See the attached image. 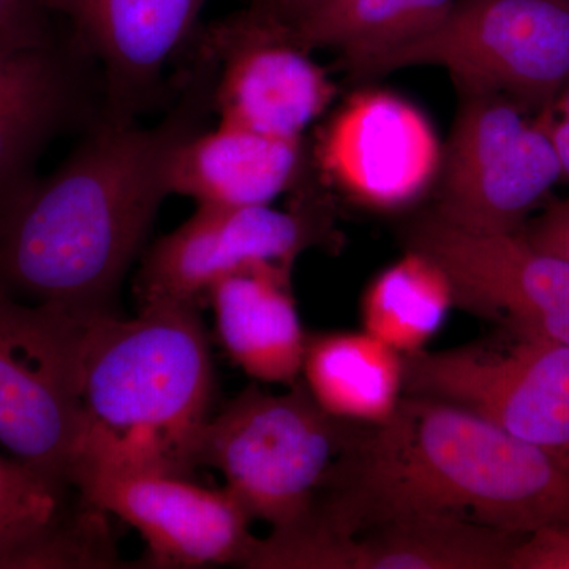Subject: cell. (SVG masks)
<instances>
[{"label":"cell","mask_w":569,"mask_h":569,"mask_svg":"<svg viewBox=\"0 0 569 569\" xmlns=\"http://www.w3.org/2000/svg\"><path fill=\"white\" fill-rule=\"evenodd\" d=\"M326 2L328 0H253L252 9L284 29H290Z\"/></svg>","instance_id":"28"},{"label":"cell","mask_w":569,"mask_h":569,"mask_svg":"<svg viewBox=\"0 0 569 569\" xmlns=\"http://www.w3.org/2000/svg\"><path fill=\"white\" fill-rule=\"evenodd\" d=\"M458 0H328L287 29L306 50L331 48L353 74L432 29Z\"/></svg>","instance_id":"20"},{"label":"cell","mask_w":569,"mask_h":569,"mask_svg":"<svg viewBox=\"0 0 569 569\" xmlns=\"http://www.w3.org/2000/svg\"><path fill=\"white\" fill-rule=\"evenodd\" d=\"M86 318L0 290V445L69 490L80 447L78 348Z\"/></svg>","instance_id":"7"},{"label":"cell","mask_w":569,"mask_h":569,"mask_svg":"<svg viewBox=\"0 0 569 569\" xmlns=\"http://www.w3.org/2000/svg\"><path fill=\"white\" fill-rule=\"evenodd\" d=\"M67 492L20 460L0 456V546L48 522L66 503Z\"/></svg>","instance_id":"23"},{"label":"cell","mask_w":569,"mask_h":569,"mask_svg":"<svg viewBox=\"0 0 569 569\" xmlns=\"http://www.w3.org/2000/svg\"><path fill=\"white\" fill-rule=\"evenodd\" d=\"M50 41V13L40 0H0V54Z\"/></svg>","instance_id":"24"},{"label":"cell","mask_w":569,"mask_h":569,"mask_svg":"<svg viewBox=\"0 0 569 569\" xmlns=\"http://www.w3.org/2000/svg\"><path fill=\"white\" fill-rule=\"evenodd\" d=\"M520 234L538 249L569 261V198L546 204L545 211L530 219Z\"/></svg>","instance_id":"26"},{"label":"cell","mask_w":569,"mask_h":569,"mask_svg":"<svg viewBox=\"0 0 569 569\" xmlns=\"http://www.w3.org/2000/svg\"><path fill=\"white\" fill-rule=\"evenodd\" d=\"M406 395L447 400L569 466V346L516 336L406 356Z\"/></svg>","instance_id":"8"},{"label":"cell","mask_w":569,"mask_h":569,"mask_svg":"<svg viewBox=\"0 0 569 569\" xmlns=\"http://www.w3.org/2000/svg\"><path fill=\"white\" fill-rule=\"evenodd\" d=\"M305 164L302 138H280L219 122L179 144L168 171L170 194L197 206L271 204Z\"/></svg>","instance_id":"17"},{"label":"cell","mask_w":569,"mask_h":569,"mask_svg":"<svg viewBox=\"0 0 569 569\" xmlns=\"http://www.w3.org/2000/svg\"><path fill=\"white\" fill-rule=\"evenodd\" d=\"M181 102L152 129L100 119L47 178L0 208V290L74 318L114 313L168 189L176 149L212 111L203 63Z\"/></svg>","instance_id":"1"},{"label":"cell","mask_w":569,"mask_h":569,"mask_svg":"<svg viewBox=\"0 0 569 569\" xmlns=\"http://www.w3.org/2000/svg\"><path fill=\"white\" fill-rule=\"evenodd\" d=\"M293 268L253 263L220 277L206 295L224 353L246 376L291 387L301 378L307 332L291 288Z\"/></svg>","instance_id":"16"},{"label":"cell","mask_w":569,"mask_h":569,"mask_svg":"<svg viewBox=\"0 0 569 569\" xmlns=\"http://www.w3.org/2000/svg\"><path fill=\"white\" fill-rule=\"evenodd\" d=\"M313 515L343 537L413 515L526 535L569 523V466L475 411L406 395L387 422L362 427Z\"/></svg>","instance_id":"2"},{"label":"cell","mask_w":569,"mask_h":569,"mask_svg":"<svg viewBox=\"0 0 569 569\" xmlns=\"http://www.w3.org/2000/svg\"><path fill=\"white\" fill-rule=\"evenodd\" d=\"M70 486L141 535L148 567L247 568L252 556V516L227 488L209 489L182 475L102 460L74 463Z\"/></svg>","instance_id":"9"},{"label":"cell","mask_w":569,"mask_h":569,"mask_svg":"<svg viewBox=\"0 0 569 569\" xmlns=\"http://www.w3.org/2000/svg\"><path fill=\"white\" fill-rule=\"evenodd\" d=\"M545 110L550 137L559 156L563 181L569 182V84Z\"/></svg>","instance_id":"27"},{"label":"cell","mask_w":569,"mask_h":569,"mask_svg":"<svg viewBox=\"0 0 569 569\" xmlns=\"http://www.w3.org/2000/svg\"><path fill=\"white\" fill-rule=\"evenodd\" d=\"M440 141L425 112L387 91L355 93L326 123L316 157L326 178L351 200L396 211L437 181Z\"/></svg>","instance_id":"13"},{"label":"cell","mask_w":569,"mask_h":569,"mask_svg":"<svg viewBox=\"0 0 569 569\" xmlns=\"http://www.w3.org/2000/svg\"><path fill=\"white\" fill-rule=\"evenodd\" d=\"M508 569H569V523H548L522 535Z\"/></svg>","instance_id":"25"},{"label":"cell","mask_w":569,"mask_h":569,"mask_svg":"<svg viewBox=\"0 0 569 569\" xmlns=\"http://www.w3.org/2000/svg\"><path fill=\"white\" fill-rule=\"evenodd\" d=\"M301 381L326 413L361 426L395 415L406 391V358L362 329L307 336Z\"/></svg>","instance_id":"19"},{"label":"cell","mask_w":569,"mask_h":569,"mask_svg":"<svg viewBox=\"0 0 569 569\" xmlns=\"http://www.w3.org/2000/svg\"><path fill=\"white\" fill-rule=\"evenodd\" d=\"M406 241L443 269L458 305L501 318L512 335L569 346V261L520 233H477L433 212L407 228Z\"/></svg>","instance_id":"11"},{"label":"cell","mask_w":569,"mask_h":569,"mask_svg":"<svg viewBox=\"0 0 569 569\" xmlns=\"http://www.w3.org/2000/svg\"><path fill=\"white\" fill-rule=\"evenodd\" d=\"M69 21L71 43L99 63L102 119L134 123L162 89L163 73L197 33L208 0H40Z\"/></svg>","instance_id":"14"},{"label":"cell","mask_w":569,"mask_h":569,"mask_svg":"<svg viewBox=\"0 0 569 569\" xmlns=\"http://www.w3.org/2000/svg\"><path fill=\"white\" fill-rule=\"evenodd\" d=\"M122 567L107 512L78 496L43 526L0 546V569Z\"/></svg>","instance_id":"22"},{"label":"cell","mask_w":569,"mask_h":569,"mask_svg":"<svg viewBox=\"0 0 569 569\" xmlns=\"http://www.w3.org/2000/svg\"><path fill=\"white\" fill-rule=\"evenodd\" d=\"M198 58L211 74L219 122L302 138L336 97L335 82L309 50L252 7L212 24L200 37Z\"/></svg>","instance_id":"10"},{"label":"cell","mask_w":569,"mask_h":569,"mask_svg":"<svg viewBox=\"0 0 569 569\" xmlns=\"http://www.w3.org/2000/svg\"><path fill=\"white\" fill-rule=\"evenodd\" d=\"M362 427L326 413L301 378L283 395L249 387L212 415L200 466L222 473L252 519L287 529L316 507Z\"/></svg>","instance_id":"4"},{"label":"cell","mask_w":569,"mask_h":569,"mask_svg":"<svg viewBox=\"0 0 569 569\" xmlns=\"http://www.w3.org/2000/svg\"><path fill=\"white\" fill-rule=\"evenodd\" d=\"M459 96L432 212L477 233H520L563 181L546 110L498 92L459 89Z\"/></svg>","instance_id":"6"},{"label":"cell","mask_w":569,"mask_h":569,"mask_svg":"<svg viewBox=\"0 0 569 569\" xmlns=\"http://www.w3.org/2000/svg\"><path fill=\"white\" fill-rule=\"evenodd\" d=\"M422 66L448 70L458 89L542 110L569 84V0H458L432 29L359 77Z\"/></svg>","instance_id":"5"},{"label":"cell","mask_w":569,"mask_h":569,"mask_svg":"<svg viewBox=\"0 0 569 569\" xmlns=\"http://www.w3.org/2000/svg\"><path fill=\"white\" fill-rule=\"evenodd\" d=\"M84 58L71 41L0 54V208L36 178L41 151L80 116Z\"/></svg>","instance_id":"15"},{"label":"cell","mask_w":569,"mask_h":569,"mask_svg":"<svg viewBox=\"0 0 569 569\" xmlns=\"http://www.w3.org/2000/svg\"><path fill=\"white\" fill-rule=\"evenodd\" d=\"M455 305V288L443 269L407 249L366 288L362 329L406 358L426 350Z\"/></svg>","instance_id":"21"},{"label":"cell","mask_w":569,"mask_h":569,"mask_svg":"<svg viewBox=\"0 0 569 569\" xmlns=\"http://www.w3.org/2000/svg\"><path fill=\"white\" fill-rule=\"evenodd\" d=\"M520 537L455 516H400L348 538L343 569H508Z\"/></svg>","instance_id":"18"},{"label":"cell","mask_w":569,"mask_h":569,"mask_svg":"<svg viewBox=\"0 0 569 569\" xmlns=\"http://www.w3.org/2000/svg\"><path fill=\"white\" fill-rule=\"evenodd\" d=\"M200 310L157 299L141 302L133 318H86L78 348L82 430L73 466L102 460L192 477L216 389Z\"/></svg>","instance_id":"3"},{"label":"cell","mask_w":569,"mask_h":569,"mask_svg":"<svg viewBox=\"0 0 569 569\" xmlns=\"http://www.w3.org/2000/svg\"><path fill=\"white\" fill-rule=\"evenodd\" d=\"M316 201L288 211L258 206H197L181 227L146 252L137 276L138 301L203 307L220 277L253 263L293 268L299 254L325 244L328 219Z\"/></svg>","instance_id":"12"}]
</instances>
